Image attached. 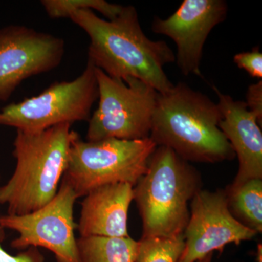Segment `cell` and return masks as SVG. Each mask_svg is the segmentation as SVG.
<instances>
[{"instance_id":"obj_5","label":"cell","mask_w":262,"mask_h":262,"mask_svg":"<svg viewBox=\"0 0 262 262\" xmlns=\"http://www.w3.org/2000/svg\"><path fill=\"white\" fill-rule=\"evenodd\" d=\"M157 146L149 137L140 140L84 141L78 134L71 144L62 179L78 198L108 184L122 183L134 187L147 171Z\"/></svg>"},{"instance_id":"obj_4","label":"cell","mask_w":262,"mask_h":262,"mask_svg":"<svg viewBox=\"0 0 262 262\" xmlns=\"http://www.w3.org/2000/svg\"><path fill=\"white\" fill-rule=\"evenodd\" d=\"M202 189L201 173L173 150L157 146L147 171L134 187L142 221L141 238L174 237L184 234L191 202Z\"/></svg>"},{"instance_id":"obj_20","label":"cell","mask_w":262,"mask_h":262,"mask_svg":"<svg viewBox=\"0 0 262 262\" xmlns=\"http://www.w3.org/2000/svg\"><path fill=\"white\" fill-rule=\"evenodd\" d=\"M0 262H46L44 256L38 248L29 247L16 256L6 252L0 242Z\"/></svg>"},{"instance_id":"obj_22","label":"cell","mask_w":262,"mask_h":262,"mask_svg":"<svg viewBox=\"0 0 262 262\" xmlns=\"http://www.w3.org/2000/svg\"><path fill=\"white\" fill-rule=\"evenodd\" d=\"M257 256L258 262H261V244L258 245Z\"/></svg>"},{"instance_id":"obj_3","label":"cell","mask_w":262,"mask_h":262,"mask_svg":"<svg viewBox=\"0 0 262 262\" xmlns=\"http://www.w3.org/2000/svg\"><path fill=\"white\" fill-rule=\"evenodd\" d=\"M77 133L62 124L37 132L17 130L13 156L16 165L0 187V204L10 215H24L42 208L54 198L68 163Z\"/></svg>"},{"instance_id":"obj_13","label":"cell","mask_w":262,"mask_h":262,"mask_svg":"<svg viewBox=\"0 0 262 262\" xmlns=\"http://www.w3.org/2000/svg\"><path fill=\"white\" fill-rule=\"evenodd\" d=\"M77 228L80 237H127V215L134 187L113 184L96 188L83 196Z\"/></svg>"},{"instance_id":"obj_1","label":"cell","mask_w":262,"mask_h":262,"mask_svg":"<svg viewBox=\"0 0 262 262\" xmlns=\"http://www.w3.org/2000/svg\"><path fill=\"white\" fill-rule=\"evenodd\" d=\"M70 18L89 35V61L108 77L123 82L137 79L159 94L173 87L163 67L176 61L175 54L165 41L146 37L134 6H123L113 20L91 10L76 11Z\"/></svg>"},{"instance_id":"obj_23","label":"cell","mask_w":262,"mask_h":262,"mask_svg":"<svg viewBox=\"0 0 262 262\" xmlns=\"http://www.w3.org/2000/svg\"><path fill=\"white\" fill-rule=\"evenodd\" d=\"M5 237V234L4 232V230H3V229H0V242H3V241H4Z\"/></svg>"},{"instance_id":"obj_9","label":"cell","mask_w":262,"mask_h":262,"mask_svg":"<svg viewBox=\"0 0 262 262\" xmlns=\"http://www.w3.org/2000/svg\"><path fill=\"white\" fill-rule=\"evenodd\" d=\"M65 42L21 25L0 29V102L9 99L23 81L61 64Z\"/></svg>"},{"instance_id":"obj_11","label":"cell","mask_w":262,"mask_h":262,"mask_svg":"<svg viewBox=\"0 0 262 262\" xmlns=\"http://www.w3.org/2000/svg\"><path fill=\"white\" fill-rule=\"evenodd\" d=\"M227 12L224 0H184L168 18L155 17L151 29L176 43V61L183 75L202 77L203 46L212 29L225 21Z\"/></svg>"},{"instance_id":"obj_10","label":"cell","mask_w":262,"mask_h":262,"mask_svg":"<svg viewBox=\"0 0 262 262\" xmlns=\"http://www.w3.org/2000/svg\"><path fill=\"white\" fill-rule=\"evenodd\" d=\"M189 211L179 262H196L215 251L222 253L227 245H239L258 234L231 213L225 190L200 189L191 201Z\"/></svg>"},{"instance_id":"obj_17","label":"cell","mask_w":262,"mask_h":262,"mask_svg":"<svg viewBox=\"0 0 262 262\" xmlns=\"http://www.w3.org/2000/svg\"><path fill=\"white\" fill-rule=\"evenodd\" d=\"M46 13L53 19L68 18L76 11L82 10H96L113 20L120 14L123 6L112 4L104 0H42L41 1Z\"/></svg>"},{"instance_id":"obj_7","label":"cell","mask_w":262,"mask_h":262,"mask_svg":"<svg viewBox=\"0 0 262 262\" xmlns=\"http://www.w3.org/2000/svg\"><path fill=\"white\" fill-rule=\"evenodd\" d=\"M97 99L96 67L88 61L75 80L55 82L37 96L2 108L0 125L37 132L62 124L89 121Z\"/></svg>"},{"instance_id":"obj_6","label":"cell","mask_w":262,"mask_h":262,"mask_svg":"<svg viewBox=\"0 0 262 262\" xmlns=\"http://www.w3.org/2000/svg\"><path fill=\"white\" fill-rule=\"evenodd\" d=\"M96 77L99 101L89 120L87 141L149 138L159 93L137 79L112 78L96 67Z\"/></svg>"},{"instance_id":"obj_2","label":"cell","mask_w":262,"mask_h":262,"mask_svg":"<svg viewBox=\"0 0 262 262\" xmlns=\"http://www.w3.org/2000/svg\"><path fill=\"white\" fill-rule=\"evenodd\" d=\"M218 104L184 82L158 95L149 138L187 162L216 163L235 154L219 127Z\"/></svg>"},{"instance_id":"obj_14","label":"cell","mask_w":262,"mask_h":262,"mask_svg":"<svg viewBox=\"0 0 262 262\" xmlns=\"http://www.w3.org/2000/svg\"><path fill=\"white\" fill-rule=\"evenodd\" d=\"M79 262H135L139 241L127 237H80Z\"/></svg>"},{"instance_id":"obj_16","label":"cell","mask_w":262,"mask_h":262,"mask_svg":"<svg viewBox=\"0 0 262 262\" xmlns=\"http://www.w3.org/2000/svg\"><path fill=\"white\" fill-rule=\"evenodd\" d=\"M184 244V234L168 238H141L135 262H179Z\"/></svg>"},{"instance_id":"obj_21","label":"cell","mask_w":262,"mask_h":262,"mask_svg":"<svg viewBox=\"0 0 262 262\" xmlns=\"http://www.w3.org/2000/svg\"><path fill=\"white\" fill-rule=\"evenodd\" d=\"M213 253H210L206 257L202 258V259L196 262H213Z\"/></svg>"},{"instance_id":"obj_18","label":"cell","mask_w":262,"mask_h":262,"mask_svg":"<svg viewBox=\"0 0 262 262\" xmlns=\"http://www.w3.org/2000/svg\"><path fill=\"white\" fill-rule=\"evenodd\" d=\"M234 62L238 68L247 72L251 77L262 78V53L259 47L234 55Z\"/></svg>"},{"instance_id":"obj_8","label":"cell","mask_w":262,"mask_h":262,"mask_svg":"<svg viewBox=\"0 0 262 262\" xmlns=\"http://www.w3.org/2000/svg\"><path fill=\"white\" fill-rule=\"evenodd\" d=\"M77 196L61 179L56 195L42 208L24 215L0 216V229L18 234L10 246L14 249L42 247L54 254L57 262H79L74 219Z\"/></svg>"},{"instance_id":"obj_12","label":"cell","mask_w":262,"mask_h":262,"mask_svg":"<svg viewBox=\"0 0 262 262\" xmlns=\"http://www.w3.org/2000/svg\"><path fill=\"white\" fill-rule=\"evenodd\" d=\"M222 119L219 127L232 146L239 161V169L231 185L251 179H262V132L254 115L245 101H234L229 95L213 87Z\"/></svg>"},{"instance_id":"obj_19","label":"cell","mask_w":262,"mask_h":262,"mask_svg":"<svg viewBox=\"0 0 262 262\" xmlns=\"http://www.w3.org/2000/svg\"><path fill=\"white\" fill-rule=\"evenodd\" d=\"M250 113L254 115L259 124L262 125V81L251 84L246 93L245 101Z\"/></svg>"},{"instance_id":"obj_15","label":"cell","mask_w":262,"mask_h":262,"mask_svg":"<svg viewBox=\"0 0 262 262\" xmlns=\"http://www.w3.org/2000/svg\"><path fill=\"white\" fill-rule=\"evenodd\" d=\"M229 211L239 223L256 233L262 232V179L248 180L225 189Z\"/></svg>"}]
</instances>
